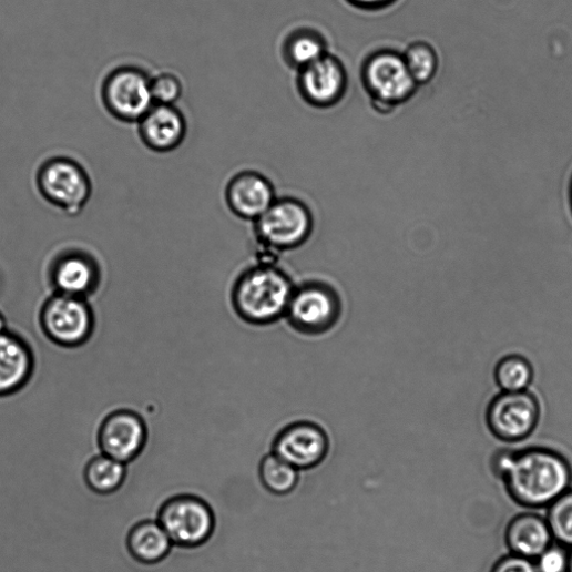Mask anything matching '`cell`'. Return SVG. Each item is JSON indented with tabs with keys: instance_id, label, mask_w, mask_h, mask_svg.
<instances>
[{
	"instance_id": "22",
	"label": "cell",
	"mask_w": 572,
	"mask_h": 572,
	"mask_svg": "<svg viewBox=\"0 0 572 572\" xmlns=\"http://www.w3.org/2000/svg\"><path fill=\"white\" fill-rule=\"evenodd\" d=\"M401 54L411 78L418 86L431 82L437 76L440 59L437 50L431 44L425 41H415Z\"/></svg>"
},
{
	"instance_id": "7",
	"label": "cell",
	"mask_w": 572,
	"mask_h": 572,
	"mask_svg": "<svg viewBox=\"0 0 572 572\" xmlns=\"http://www.w3.org/2000/svg\"><path fill=\"white\" fill-rule=\"evenodd\" d=\"M37 183L41 195L70 216L79 215L92 194L85 170L67 157L47 161L39 170Z\"/></svg>"
},
{
	"instance_id": "19",
	"label": "cell",
	"mask_w": 572,
	"mask_h": 572,
	"mask_svg": "<svg viewBox=\"0 0 572 572\" xmlns=\"http://www.w3.org/2000/svg\"><path fill=\"white\" fill-rule=\"evenodd\" d=\"M126 545L134 560L155 564L171 553L174 543L157 520L136 523L129 532Z\"/></svg>"
},
{
	"instance_id": "14",
	"label": "cell",
	"mask_w": 572,
	"mask_h": 572,
	"mask_svg": "<svg viewBox=\"0 0 572 572\" xmlns=\"http://www.w3.org/2000/svg\"><path fill=\"white\" fill-rule=\"evenodd\" d=\"M139 133L150 150L170 153L177 150L185 140L186 119L175 105L155 103L139 121Z\"/></svg>"
},
{
	"instance_id": "25",
	"label": "cell",
	"mask_w": 572,
	"mask_h": 572,
	"mask_svg": "<svg viewBox=\"0 0 572 572\" xmlns=\"http://www.w3.org/2000/svg\"><path fill=\"white\" fill-rule=\"evenodd\" d=\"M547 523L552 538L564 547H572V491L568 490L549 504Z\"/></svg>"
},
{
	"instance_id": "17",
	"label": "cell",
	"mask_w": 572,
	"mask_h": 572,
	"mask_svg": "<svg viewBox=\"0 0 572 572\" xmlns=\"http://www.w3.org/2000/svg\"><path fill=\"white\" fill-rule=\"evenodd\" d=\"M33 368L30 346L8 330L0 334V397L21 390L31 379Z\"/></svg>"
},
{
	"instance_id": "5",
	"label": "cell",
	"mask_w": 572,
	"mask_h": 572,
	"mask_svg": "<svg viewBox=\"0 0 572 572\" xmlns=\"http://www.w3.org/2000/svg\"><path fill=\"white\" fill-rule=\"evenodd\" d=\"M341 313L343 304L333 286L310 280L296 286L285 318L298 333L320 336L337 326Z\"/></svg>"
},
{
	"instance_id": "13",
	"label": "cell",
	"mask_w": 572,
	"mask_h": 572,
	"mask_svg": "<svg viewBox=\"0 0 572 572\" xmlns=\"http://www.w3.org/2000/svg\"><path fill=\"white\" fill-rule=\"evenodd\" d=\"M349 84L343 61L328 53L313 64L299 70L298 89L303 99L318 109L338 104Z\"/></svg>"
},
{
	"instance_id": "24",
	"label": "cell",
	"mask_w": 572,
	"mask_h": 572,
	"mask_svg": "<svg viewBox=\"0 0 572 572\" xmlns=\"http://www.w3.org/2000/svg\"><path fill=\"white\" fill-rule=\"evenodd\" d=\"M494 376L503 391H524L532 382L533 369L525 358L511 355L499 361Z\"/></svg>"
},
{
	"instance_id": "6",
	"label": "cell",
	"mask_w": 572,
	"mask_h": 572,
	"mask_svg": "<svg viewBox=\"0 0 572 572\" xmlns=\"http://www.w3.org/2000/svg\"><path fill=\"white\" fill-rule=\"evenodd\" d=\"M157 521L174 545L181 548L206 543L216 529V515L210 503L193 494H180L167 500Z\"/></svg>"
},
{
	"instance_id": "4",
	"label": "cell",
	"mask_w": 572,
	"mask_h": 572,
	"mask_svg": "<svg viewBox=\"0 0 572 572\" xmlns=\"http://www.w3.org/2000/svg\"><path fill=\"white\" fill-rule=\"evenodd\" d=\"M314 215L306 203L295 197L276 198L255 221V233L262 246L284 252L303 246L311 236Z\"/></svg>"
},
{
	"instance_id": "2",
	"label": "cell",
	"mask_w": 572,
	"mask_h": 572,
	"mask_svg": "<svg viewBox=\"0 0 572 572\" xmlns=\"http://www.w3.org/2000/svg\"><path fill=\"white\" fill-rule=\"evenodd\" d=\"M296 285L276 265L263 262L243 272L234 284L232 304L253 326H268L285 317Z\"/></svg>"
},
{
	"instance_id": "20",
	"label": "cell",
	"mask_w": 572,
	"mask_h": 572,
	"mask_svg": "<svg viewBox=\"0 0 572 572\" xmlns=\"http://www.w3.org/2000/svg\"><path fill=\"white\" fill-rule=\"evenodd\" d=\"M326 40L316 31H296L286 39L283 55L298 71L328 54Z\"/></svg>"
},
{
	"instance_id": "28",
	"label": "cell",
	"mask_w": 572,
	"mask_h": 572,
	"mask_svg": "<svg viewBox=\"0 0 572 572\" xmlns=\"http://www.w3.org/2000/svg\"><path fill=\"white\" fill-rule=\"evenodd\" d=\"M491 572H538L534 560L510 554L500 559Z\"/></svg>"
},
{
	"instance_id": "16",
	"label": "cell",
	"mask_w": 572,
	"mask_h": 572,
	"mask_svg": "<svg viewBox=\"0 0 572 572\" xmlns=\"http://www.w3.org/2000/svg\"><path fill=\"white\" fill-rule=\"evenodd\" d=\"M55 294L86 298L95 292L100 270L95 261L82 252H69L55 259L51 268Z\"/></svg>"
},
{
	"instance_id": "10",
	"label": "cell",
	"mask_w": 572,
	"mask_h": 572,
	"mask_svg": "<svg viewBox=\"0 0 572 572\" xmlns=\"http://www.w3.org/2000/svg\"><path fill=\"white\" fill-rule=\"evenodd\" d=\"M540 418L538 399L527 390L503 391L493 398L487 410V422L492 435L504 442L527 439Z\"/></svg>"
},
{
	"instance_id": "12",
	"label": "cell",
	"mask_w": 572,
	"mask_h": 572,
	"mask_svg": "<svg viewBox=\"0 0 572 572\" xmlns=\"http://www.w3.org/2000/svg\"><path fill=\"white\" fill-rule=\"evenodd\" d=\"M330 449L325 428L310 420L286 426L275 438L273 453L297 470H309L321 464Z\"/></svg>"
},
{
	"instance_id": "30",
	"label": "cell",
	"mask_w": 572,
	"mask_h": 572,
	"mask_svg": "<svg viewBox=\"0 0 572 572\" xmlns=\"http://www.w3.org/2000/svg\"><path fill=\"white\" fill-rule=\"evenodd\" d=\"M4 331H7V320L2 313H0V334H3Z\"/></svg>"
},
{
	"instance_id": "31",
	"label": "cell",
	"mask_w": 572,
	"mask_h": 572,
	"mask_svg": "<svg viewBox=\"0 0 572 572\" xmlns=\"http://www.w3.org/2000/svg\"><path fill=\"white\" fill-rule=\"evenodd\" d=\"M566 572H572V550H571V552H569V563H568Z\"/></svg>"
},
{
	"instance_id": "1",
	"label": "cell",
	"mask_w": 572,
	"mask_h": 572,
	"mask_svg": "<svg viewBox=\"0 0 572 572\" xmlns=\"http://www.w3.org/2000/svg\"><path fill=\"white\" fill-rule=\"evenodd\" d=\"M493 470L514 501L529 508H542L569 490L572 473L568 461L548 449L500 452Z\"/></svg>"
},
{
	"instance_id": "32",
	"label": "cell",
	"mask_w": 572,
	"mask_h": 572,
	"mask_svg": "<svg viewBox=\"0 0 572 572\" xmlns=\"http://www.w3.org/2000/svg\"><path fill=\"white\" fill-rule=\"evenodd\" d=\"M570 204H571V208H572V182H571V186H570Z\"/></svg>"
},
{
	"instance_id": "15",
	"label": "cell",
	"mask_w": 572,
	"mask_h": 572,
	"mask_svg": "<svg viewBox=\"0 0 572 572\" xmlns=\"http://www.w3.org/2000/svg\"><path fill=\"white\" fill-rule=\"evenodd\" d=\"M226 202L238 217L258 219L276 200L273 184L264 175L245 171L235 175L226 187Z\"/></svg>"
},
{
	"instance_id": "9",
	"label": "cell",
	"mask_w": 572,
	"mask_h": 572,
	"mask_svg": "<svg viewBox=\"0 0 572 572\" xmlns=\"http://www.w3.org/2000/svg\"><path fill=\"white\" fill-rule=\"evenodd\" d=\"M41 326L54 344L75 348L92 336L94 317L84 298L55 294L41 310Z\"/></svg>"
},
{
	"instance_id": "27",
	"label": "cell",
	"mask_w": 572,
	"mask_h": 572,
	"mask_svg": "<svg viewBox=\"0 0 572 572\" xmlns=\"http://www.w3.org/2000/svg\"><path fill=\"white\" fill-rule=\"evenodd\" d=\"M534 563L538 572H566L569 552L564 545L551 543Z\"/></svg>"
},
{
	"instance_id": "8",
	"label": "cell",
	"mask_w": 572,
	"mask_h": 572,
	"mask_svg": "<svg viewBox=\"0 0 572 572\" xmlns=\"http://www.w3.org/2000/svg\"><path fill=\"white\" fill-rule=\"evenodd\" d=\"M101 94L108 112L122 122H139L155 104L152 79L134 67L113 70L105 78Z\"/></svg>"
},
{
	"instance_id": "21",
	"label": "cell",
	"mask_w": 572,
	"mask_h": 572,
	"mask_svg": "<svg viewBox=\"0 0 572 572\" xmlns=\"http://www.w3.org/2000/svg\"><path fill=\"white\" fill-rule=\"evenodd\" d=\"M126 473V464L100 453L86 464L84 480L93 492L106 496L116 492L123 486Z\"/></svg>"
},
{
	"instance_id": "11",
	"label": "cell",
	"mask_w": 572,
	"mask_h": 572,
	"mask_svg": "<svg viewBox=\"0 0 572 572\" xmlns=\"http://www.w3.org/2000/svg\"><path fill=\"white\" fill-rule=\"evenodd\" d=\"M149 427L136 412L121 409L108 415L96 432L100 452L123 464L133 462L145 451Z\"/></svg>"
},
{
	"instance_id": "29",
	"label": "cell",
	"mask_w": 572,
	"mask_h": 572,
	"mask_svg": "<svg viewBox=\"0 0 572 572\" xmlns=\"http://www.w3.org/2000/svg\"><path fill=\"white\" fill-rule=\"evenodd\" d=\"M350 2L365 10H377L390 4L392 0H350Z\"/></svg>"
},
{
	"instance_id": "3",
	"label": "cell",
	"mask_w": 572,
	"mask_h": 572,
	"mask_svg": "<svg viewBox=\"0 0 572 572\" xmlns=\"http://www.w3.org/2000/svg\"><path fill=\"white\" fill-rule=\"evenodd\" d=\"M361 80L371 103L380 112H391L405 104L418 89L402 54L388 49L376 51L365 60Z\"/></svg>"
},
{
	"instance_id": "26",
	"label": "cell",
	"mask_w": 572,
	"mask_h": 572,
	"mask_svg": "<svg viewBox=\"0 0 572 572\" xmlns=\"http://www.w3.org/2000/svg\"><path fill=\"white\" fill-rule=\"evenodd\" d=\"M152 94L155 103L174 105L183 94V84L176 75L164 73L152 80Z\"/></svg>"
},
{
	"instance_id": "23",
	"label": "cell",
	"mask_w": 572,
	"mask_h": 572,
	"mask_svg": "<svg viewBox=\"0 0 572 572\" xmlns=\"http://www.w3.org/2000/svg\"><path fill=\"white\" fill-rule=\"evenodd\" d=\"M259 478L266 490L276 496H285L296 489L299 470L272 453L261 462Z\"/></svg>"
},
{
	"instance_id": "18",
	"label": "cell",
	"mask_w": 572,
	"mask_h": 572,
	"mask_svg": "<svg viewBox=\"0 0 572 572\" xmlns=\"http://www.w3.org/2000/svg\"><path fill=\"white\" fill-rule=\"evenodd\" d=\"M507 543L513 554L535 560L551 543L547 520L535 514L515 517L507 529Z\"/></svg>"
}]
</instances>
